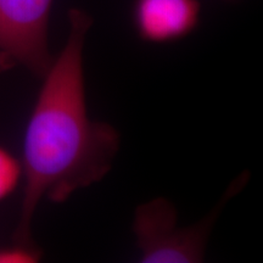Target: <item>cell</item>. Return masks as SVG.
Returning <instances> with one entry per match:
<instances>
[{
	"label": "cell",
	"instance_id": "cell-6",
	"mask_svg": "<svg viewBox=\"0 0 263 263\" xmlns=\"http://www.w3.org/2000/svg\"><path fill=\"white\" fill-rule=\"evenodd\" d=\"M41 257L38 249H29L15 245L11 249L0 250V263H31Z\"/></svg>",
	"mask_w": 263,
	"mask_h": 263
},
{
	"label": "cell",
	"instance_id": "cell-2",
	"mask_svg": "<svg viewBox=\"0 0 263 263\" xmlns=\"http://www.w3.org/2000/svg\"><path fill=\"white\" fill-rule=\"evenodd\" d=\"M248 183V173L234 180L221 203L201 222L192 227L177 226V211L168 200L155 199L139 206L134 215L133 232L141 262L195 263L201 262L205 246L217 217L234 194Z\"/></svg>",
	"mask_w": 263,
	"mask_h": 263
},
{
	"label": "cell",
	"instance_id": "cell-4",
	"mask_svg": "<svg viewBox=\"0 0 263 263\" xmlns=\"http://www.w3.org/2000/svg\"><path fill=\"white\" fill-rule=\"evenodd\" d=\"M199 0H136L133 24L143 41L163 44L189 35L199 25Z\"/></svg>",
	"mask_w": 263,
	"mask_h": 263
},
{
	"label": "cell",
	"instance_id": "cell-7",
	"mask_svg": "<svg viewBox=\"0 0 263 263\" xmlns=\"http://www.w3.org/2000/svg\"><path fill=\"white\" fill-rule=\"evenodd\" d=\"M15 66H16V62L12 60L11 58L8 57V55L3 54V52H0V73L11 70V68L15 67Z\"/></svg>",
	"mask_w": 263,
	"mask_h": 263
},
{
	"label": "cell",
	"instance_id": "cell-1",
	"mask_svg": "<svg viewBox=\"0 0 263 263\" xmlns=\"http://www.w3.org/2000/svg\"><path fill=\"white\" fill-rule=\"evenodd\" d=\"M70 33L54 59L33 107L24 140L25 192L15 245L37 249L32 222L43 197L59 203L77 190L100 182L112 167L120 134L110 124L90 120L85 103L83 49L93 20L68 12Z\"/></svg>",
	"mask_w": 263,
	"mask_h": 263
},
{
	"label": "cell",
	"instance_id": "cell-3",
	"mask_svg": "<svg viewBox=\"0 0 263 263\" xmlns=\"http://www.w3.org/2000/svg\"><path fill=\"white\" fill-rule=\"evenodd\" d=\"M54 0H0V52L44 77L51 62L48 26Z\"/></svg>",
	"mask_w": 263,
	"mask_h": 263
},
{
	"label": "cell",
	"instance_id": "cell-5",
	"mask_svg": "<svg viewBox=\"0 0 263 263\" xmlns=\"http://www.w3.org/2000/svg\"><path fill=\"white\" fill-rule=\"evenodd\" d=\"M21 177V162L8 150L0 146V201L14 192Z\"/></svg>",
	"mask_w": 263,
	"mask_h": 263
}]
</instances>
